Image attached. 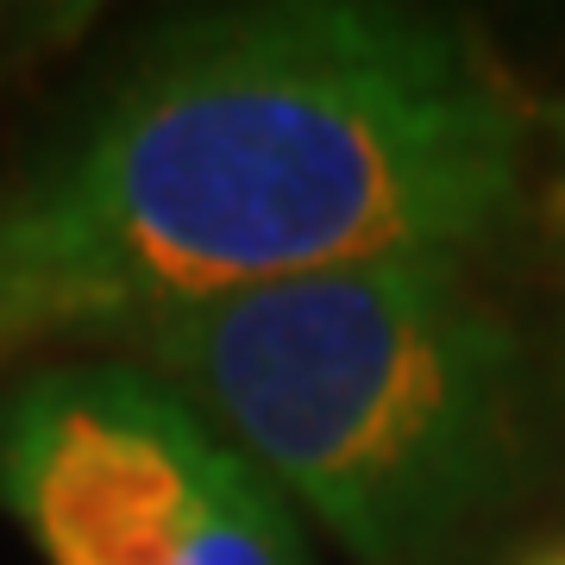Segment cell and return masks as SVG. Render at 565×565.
Masks as SVG:
<instances>
[{"label": "cell", "instance_id": "cell-1", "mask_svg": "<svg viewBox=\"0 0 565 565\" xmlns=\"http://www.w3.org/2000/svg\"><path fill=\"white\" fill-rule=\"evenodd\" d=\"M527 120L440 20L233 7L163 32L0 202V321L151 308L384 258H471L522 214Z\"/></svg>", "mask_w": 565, "mask_h": 565}, {"label": "cell", "instance_id": "cell-2", "mask_svg": "<svg viewBox=\"0 0 565 565\" xmlns=\"http://www.w3.org/2000/svg\"><path fill=\"white\" fill-rule=\"evenodd\" d=\"M114 333L364 565H434L515 490L522 345L459 258L151 308Z\"/></svg>", "mask_w": 565, "mask_h": 565}, {"label": "cell", "instance_id": "cell-3", "mask_svg": "<svg viewBox=\"0 0 565 565\" xmlns=\"http://www.w3.org/2000/svg\"><path fill=\"white\" fill-rule=\"evenodd\" d=\"M0 509L44 565H315L277 484L120 359L0 396Z\"/></svg>", "mask_w": 565, "mask_h": 565}, {"label": "cell", "instance_id": "cell-4", "mask_svg": "<svg viewBox=\"0 0 565 565\" xmlns=\"http://www.w3.org/2000/svg\"><path fill=\"white\" fill-rule=\"evenodd\" d=\"M527 565H565V546L559 553H541V559H527Z\"/></svg>", "mask_w": 565, "mask_h": 565}, {"label": "cell", "instance_id": "cell-5", "mask_svg": "<svg viewBox=\"0 0 565 565\" xmlns=\"http://www.w3.org/2000/svg\"><path fill=\"white\" fill-rule=\"evenodd\" d=\"M553 132H559V139H565V107H553Z\"/></svg>", "mask_w": 565, "mask_h": 565}, {"label": "cell", "instance_id": "cell-6", "mask_svg": "<svg viewBox=\"0 0 565 565\" xmlns=\"http://www.w3.org/2000/svg\"><path fill=\"white\" fill-rule=\"evenodd\" d=\"M7 345H13V333H7V321H0V352H7Z\"/></svg>", "mask_w": 565, "mask_h": 565}]
</instances>
